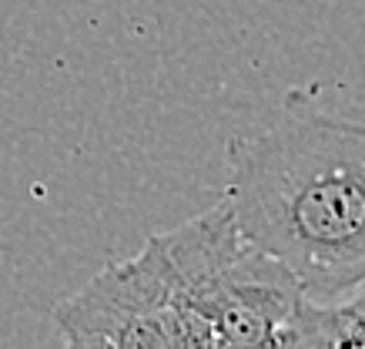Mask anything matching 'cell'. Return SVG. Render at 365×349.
Masks as SVG:
<instances>
[{
	"instance_id": "obj_4",
	"label": "cell",
	"mask_w": 365,
	"mask_h": 349,
	"mask_svg": "<svg viewBox=\"0 0 365 349\" xmlns=\"http://www.w3.org/2000/svg\"><path fill=\"white\" fill-rule=\"evenodd\" d=\"M299 349H342L365 346V282L335 299V303H309L299 313L295 329Z\"/></svg>"
},
{
	"instance_id": "obj_2",
	"label": "cell",
	"mask_w": 365,
	"mask_h": 349,
	"mask_svg": "<svg viewBox=\"0 0 365 349\" xmlns=\"http://www.w3.org/2000/svg\"><path fill=\"white\" fill-rule=\"evenodd\" d=\"M151 242L165 265L185 349L295 346L305 305L299 282L242 236L225 202Z\"/></svg>"
},
{
	"instance_id": "obj_1",
	"label": "cell",
	"mask_w": 365,
	"mask_h": 349,
	"mask_svg": "<svg viewBox=\"0 0 365 349\" xmlns=\"http://www.w3.org/2000/svg\"><path fill=\"white\" fill-rule=\"evenodd\" d=\"M225 205L248 242L282 262L309 303L365 282V128L288 114L228 148Z\"/></svg>"
},
{
	"instance_id": "obj_3",
	"label": "cell",
	"mask_w": 365,
	"mask_h": 349,
	"mask_svg": "<svg viewBox=\"0 0 365 349\" xmlns=\"http://www.w3.org/2000/svg\"><path fill=\"white\" fill-rule=\"evenodd\" d=\"M67 346L81 349H185L178 309L155 242L128 262L108 265L54 309Z\"/></svg>"
}]
</instances>
